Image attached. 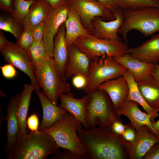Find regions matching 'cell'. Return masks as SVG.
<instances>
[{
  "label": "cell",
  "instance_id": "4",
  "mask_svg": "<svg viewBox=\"0 0 159 159\" xmlns=\"http://www.w3.org/2000/svg\"><path fill=\"white\" fill-rule=\"evenodd\" d=\"M121 10L124 21L118 34L125 43L127 44V35L131 30L138 31L146 37L159 32V7L148 6Z\"/></svg>",
  "mask_w": 159,
  "mask_h": 159
},
{
  "label": "cell",
  "instance_id": "10",
  "mask_svg": "<svg viewBox=\"0 0 159 159\" xmlns=\"http://www.w3.org/2000/svg\"><path fill=\"white\" fill-rule=\"evenodd\" d=\"M0 51L6 62L12 64L28 76L35 91L40 89L27 51L17 43L8 41L5 46L0 48Z\"/></svg>",
  "mask_w": 159,
  "mask_h": 159
},
{
  "label": "cell",
  "instance_id": "48",
  "mask_svg": "<svg viewBox=\"0 0 159 159\" xmlns=\"http://www.w3.org/2000/svg\"></svg>",
  "mask_w": 159,
  "mask_h": 159
},
{
  "label": "cell",
  "instance_id": "3",
  "mask_svg": "<svg viewBox=\"0 0 159 159\" xmlns=\"http://www.w3.org/2000/svg\"><path fill=\"white\" fill-rule=\"evenodd\" d=\"M82 125L67 112L52 126L42 131L49 134L59 148L70 151L80 159H90L77 134L78 130L82 128Z\"/></svg>",
  "mask_w": 159,
  "mask_h": 159
},
{
  "label": "cell",
  "instance_id": "33",
  "mask_svg": "<svg viewBox=\"0 0 159 159\" xmlns=\"http://www.w3.org/2000/svg\"><path fill=\"white\" fill-rule=\"evenodd\" d=\"M127 126V124H123L120 116L117 115L106 128L112 133L121 135L124 133Z\"/></svg>",
  "mask_w": 159,
  "mask_h": 159
},
{
  "label": "cell",
  "instance_id": "38",
  "mask_svg": "<svg viewBox=\"0 0 159 159\" xmlns=\"http://www.w3.org/2000/svg\"><path fill=\"white\" fill-rule=\"evenodd\" d=\"M51 159H80L78 157L70 151L66 150L64 152L57 150Z\"/></svg>",
  "mask_w": 159,
  "mask_h": 159
},
{
  "label": "cell",
  "instance_id": "35",
  "mask_svg": "<svg viewBox=\"0 0 159 159\" xmlns=\"http://www.w3.org/2000/svg\"><path fill=\"white\" fill-rule=\"evenodd\" d=\"M3 76L7 79H11L17 75V72L14 67L10 64H8L0 67Z\"/></svg>",
  "mask_w": 159,
  "mask_h": 159
},
{
  "label": "cell",
  "instance_id": "21",
  "mask_svg": "<svg viewBox=\"0 0 159 159\" xmlns=\"http://www.w3.org/2000/svg\"><path fill=\"white\" fill-rule=\"evenodd\" d=\"M59 99L61 103L59 106L70 113L79 121L86 129L90 128L86 120V96L77 99L71 92L61 95Z\"/></svg>",
  "mask_w": 159,
  "mask_h": 159
},
{
  "label": "cell",
  "instance_id": "32",
  "mask_svg": "<svg viewBox=\"0 0 159 159\" xmlns=\"http://www.w3.org/2000/svg\"><path fill=\"white\" fill-rule=\"evenodd\" d=\"M16 43L27 51L34 43L31 29H24Z\"/></svg>",
  "mask_w": 159,
  "mask_h": 159
},
{
  "label": "cell",
  "instance_id": "29",
  "mask_svg": "<svg viewBox=\"0 0 159 159\" xmlns=\"http://www.w3.org/2000/svg\"><path fill=\"white\" fill-rule=\"evenodd\" d=\"M36 0H13L14 11L12 16L19 24L23 21L30 8Z\"/></svg>",
  "mask_w": 159,
  "mask_h": 159
},
{
  "label": "cell",
  "instance_id": "14",
  "mask_svg": "<svg viewBox=\"0 0 159 159\" xmlns=\"http://www.w3.org/2000/svg\"><path fill=\"white\" fill-rule=\"evenodd\" d=\"M114 14L115 19L108 21H105L100 17L94 18L92 21L93 29L92 35L99 39L122 41L118 31L123 23V16L121 10Z\"/></svg>",
  "mask_w": 159,
  "mask_h": 159
},
{
  "label": "cell",
  "instance_id": "1",
  "mask_svg": "<svg viewBox=\"0 0 159 159\" xmlns=\"http://www.w3.org/2000/svg\"><path fill=\"white\" fill-rule=\"evenodd\" d=\"M77 132L90 159H129L122 135H115L105 127L96 126L81 128Z\"/></svg>",
  "mask_w": 159,
  "mask_h": 159
},
{
  "label": "cell",
  "instance_id": "8",
  "mask_svg": "<svg viewBox=\"0 0 159 159\" xmlns=\"http://www.w3.org/2000/svg\"><path fill=\"white\" fill-rule=\"evenodd\" d=\"M40 88L46 97L57 105L60 96L71 91L67 82L62 80L55 70L53 59L50 57L39 69L34 72Z\"/></svg>",
  "mask_w": 159,
  "mask_h": 159
},
{
  "label": "cell",
  "instance_id": "37",
  "mask_svg": "<svg viewBox=\"0 0 159 159\" xmlns=\"http://www.w3.org/2000/svg\"><path fill=\"white\" fill-rule=\"evenodd\" d=\"M127 126L122 136L125 140L131 142H133L135 136V130L130 122L127 124Z\"/></svg>",
  "mask_w": 159,
  "mask_h": 159
},
{
  "label": "cell",
  "instance_id": "28",
  "mask_svg": "<svg viewBox=\"0 0 159 159\" xmlns=\"http://www.w3.org/2000/svg\"><path fill=\"white\" fill-rule=\"evenodd\" d=\"M27 51L34 72L40 68L51 57L45 49L43 40L39 42H34Z\"/></svg>",
  "mask_w": 159,
  "mask_h": 159
},
{
  "label": "cell",
  "instance_id": "23",
  "mask_svg": "<svg viewBox=\"0 0 159 159\" xmlns=\"http://www.w3.org/2000/svg\"><path fill=\"white\" fill-rule=\"evenodd\" d=\"M65 25V39L68 48L73 45L78 37L91 34L84 27L79 15L70 5Z\"/></svg>",
  "mask_w": 159,
  "mask_h": 159
},
{
  "label": "cell",
  "instance_id": "11",
  "mask_svg": "<svg viewBox=\"0 0 159 159\" xmlns=\"http://www.w3.org/2000/svg\"><path fill=\"white\" fill-rule=\"evenodd\" d=\"M69 3L51 9L44 22L43 41L45 49L53 58L55 36L61 25L65 22L67 16Z\"/></svg>",
  "mask_w": 159,
  "mask_h": 159
},
{
  "label": "cell",
  "instance_id": "27",
  "mask_svg": "<svg viewBox=\"0 0 159 159\" xmlns=\"http://www.w3.org/2000/svg\"><path fill=\"white\" fill-rule=\"evenodd\" d=\"M127 82L129 87V94L127 100H132L137 102L146 113L151 115L153 122L159 115L158 111L150 107L146 102L138 89L137 82L134 79L132 74L127 70L123 74Z\"/></svg>",
  "mask_w": 159,
  "mask_h": 159
},
{
  "label": "cell",
  "instance_id": "2",
  "mask_svg": "<svg viewBox=\"0 0 159 159\" xmlns=\"http://www.w3.org/2000/svg\"><path fill=\"white\" fill-rule=\"evenodd\" d=\"M59 147L53 138L42 130L20 135L8 159H46Z\"/></svg>",
  "mask_w": 159,
  "mask_h": 159
},
{
  "label": "cell",
  "instance_id": "45",
  "mask_svg": "<svg viewBox=\"0 0 159 159\" xmlns=\"http://www.w3.org/2000/svg\"><path fill=\"white\" fill-rule=\"evenodd\" d=\"M153 134L159 138V120L152 123Z\"/></svg>",
  "mask_w": 159,
  "mask_h": 159
},
{
  "label": "cell",
  "instance_id": "18",
  "mask_svg": "<svg viewBox=\"0 0 159 159\" xmlns=\"http://www.w3.org/2000/svg\"><path fill=\"white\" fill-rule=\"evenodd\" d=\"M97 88L105 91L107 94L115 111L126 100L129 94L128 83L123 75L102 83Z\"/></svg>",
  "mask_w": 159,
  "mask_h": 159
},
{
  "label": "cell",
  "instance_id": "46",
  "mask_svg": "<svg viewBox=\"0 0 159 159\" xmlns=\"http://www.w3.org/2000/svg\"><path fill=\"white\" fill-rule=\"evenodd\" d=\"M8 41L3 33L0 30V48L5 46L7 44Z\"/></svg>",
  "mask_w": 159,
  "mask_h": 159
},
{
  "label": "cell",
  "instance_id": "24",
  "mask_svg": "<svg viewBox=\"0 0 159 159\" xmlns=\"http://www.w3.org/2000/svg\"><path fill=\"white\" fill-rule=\"evenodd\" d=\"M139 91L147 104L159 111V84L150 74L137 82Z\"/></svg>",
  "mask_w": 159,
  "mask_h": 159
},
{
  "label": "cell",
  "instance_id": "25",
  "mask_svg": "<svg viewBox=\"0 0 159 159\" xmlns=\"http://www.w3.org/2000/svg\"><path fill=\"white\" fill-rule=\"evenodd\" d=\"M52 8L44 0H36L31 6L22 25L24 29H32L43 22Z\"/></svg>",
  "mask_w": 159,
  "mask_h": 159
},
{
  "label": "cell",
  "instance_id": "36",
  "mask_svg": "<svg viewBox=\"0 0 159 159\" xmlns=\"http://www.w3.org/2000/svg\"><path fill=\"white\" fill-rule=\"evenodd\" d=\"M27 126L28 128L32 132L38 131L39 127V120L37 114H32L27 119Z\"/></svg>",
  "mask_w": 159,
  "mask_h": 159
},
{
  "label": "cell",
  "instance_id": "16",
  "mask_svg": "<svg viewBox=\"0 0 159 159\" xmlns=\"http://www.w3.org/2000/svg\"><path fill=\"white\" fill-rule=\"evenodd\" d=\"M139 104L135 101L126 100L115 112L120 116L123 115L130 121L135 129L143 125H146L153 133V121L151 115L142 111L138 107Z\"/></svg>",
  "mask_w": 159,
  "mask_h": 159
},
{
  "label": "cell",
  "instance_id": "44",
  "mask_svg": "<svg viewBox=\"0 0 159 159\" xmlns=\"http://www.w3.org/2000/svg\"><path fill=\"white\" fill-rule=\"evenodd\" d=\"M155 67L150 74L159 84V66L158 63H155Z\"/></svg>",
  "mask_w": 159,
  "mask_h": 159
},
{
  "label": "cell",
  "instance_id": "13",
  "mask_svg": "<svg viewBox=\"0 0 159 159\" xmlns=\"http://www.w3.org/2000/svg\"><path fill=\"white\" fill-rule=\"evenodd\" d=\"M65 22L60 27L55 36L53 60L54 69L58 76L63 80H68L66 70L69 59L68 50L65 39Z\"/></svg>",
  "mask_w": 159,
  "mask_h": 159
},
{
  "label": "cell",
  "instance_id": "12",
  "mask_svg": "<svg viewBox=\"0 0 159 159\" xmlns=\"http://www.w3.org/2000/svg\"><path fill=\"white\" fill-rule=\"evenodd\" d=\"M135 130L133 141L125 140V144L129 159H141L154 144L159 142V138L151 133L146 125Z\"/></svg>",
  "mask_w": 159,
  "mask_h": 159
},
{
  "label": "cell",
  "instance_id": "39",
  "mask_svg": "<svg viewBox=\"0 0 159 159\" xmlns=\"http://www.w3.org/2000/svg\"><path fill=\"white\" fill-rule=\"evenodd\" d=\"M144 159H159V142L154 144L143 157Z\"/></svg>",
  "mask_w": 159,
  "mask_h": 159
},
{
  "label": "cell",
  "instance_id": "9",
  "mask_svg": "<svg viewBox=\"0 0 159 159\" xmlns=\"http://www.w3.org/2000/svg\"><path fill=\"white\" fill-rule=\"evenodd\" d=\"M69 4L79 15L85 28L92 35L93 33V19L96 17L105 20L115 18L114 13L104 5L96 0H68Z\"/></svg>",
  "mask_w": 159,
  "mask_h": 159
},
{
  "label": "cell",
  "instance_id": "43",
  "mask_svg": "<svg viewBox=\"0 0 159 159\" xmlns=\"http://www.w3.org/2000/svg\"><path fill=\"white\" fill-rule=\"evenodd\" d=\"M52 9L58 7L68 3V0H44Z\"/></svg>",
  "mask_w": 159,
  "mask_h": 159
},
{
  "label": "cell",
  "instance_id": "19",
  "mask_svg": "<svg viewBox=\"0 0 159 159\" xmlns=\"http://www.w3.org/2000/svg\"><path fill=\"white\" fill-rule=\"evenodd\" d=\"M68 48L69 59L66 70L67 78L77 75L87 78L91 60L73 44Z\"/></svg>",
  "mask_w": 159,
  "mask_h": 159
},
{
  "label": "cell",
  "instance_id": "41",
  "mask_svg": "<svg viewBox=\"0 0 159 159\" xmlns=\"http://www.w3.org/2000/svg\"><path fill=\"white\" fill-rule=\"evenodd\" d=\"M96 0L102 3L108 7L114 14L120 10H121L118 8L114 0Z\"/></svg>",
  "mask_w": 159,
  "mask_h": 159
},
{
  "label": "cell",
  "instance_id": "26",
  "mask_svg": "<svg viewBox=\"0 0 159 159\" xmlns=\"http://www.w3.org/2000/svg\"><path fill=\"white\" fill-rule=\"evenodd\" d=\"M23 87L22 91L19 94L17 112L20 130L19 135L26 133L27 132L26 130V118L32 93L34 90L31 84H24Z\"/></svg>",
  "mask_w": 159,
  "mask_h": 159
},
{
  "label": "cell",
  "instance_id": "42",
  "mask_svg": "<svg viewBox=\"0 0 159 159\" xmlns=\"http://www.w3.org/2000/svg\"><path fill=\"white\" fill-rule=\"evenodd\" d=\"M0 6L1 9L11 14L13 12L14 9L12 0H0Z\"/></svg>",
  "mask_w": 159,
  "mask_h": 159
},
{
  "label": "cell",
  "instance_id": "17",
  "mask_svg": "<svg viewBox=\"0 0 159 159\" xmlns=\"http://www.w3.org/2000/svg\"><path fill=\"white\" fill-rule=\"evenodd\" d=\"M140 61L154 64L159 62V33L141 45L128 48L127 53Z\"/></svg>",
  "mask_w": 159,
  "mask_h": 159
},
{
  "label": "cell",
  "instance_id": "20",
  "mask_svg": "<svg viewBox=\"0 0 159 159\" xmlns=\"http://www.w3.org/2000/svg\"><path fill=\"white\" fill-rule=\"evenodd\" d=\"M42 107L43 117L38 130H43L52 126L67 112L65 109L54 104L39 90L35 91Z\"/></svg>",
  "mask_w": 159,
  "mask_h": 159
},
{
  "label": "cell",
  "instance_id": "6",
  "mask_svg": "<svg viewBox=\"0 0 159 159\" xmlns=\"http://www.w3.org/2000/svg\"><path fill=\"white\" fill-rule=\"evenodd\" d=\"M73 44L91 60L101 57L122 56L127 53L128 48L122 41L99 39L92 34L78 37Z\"/></svg>",
  "mask_w": 159,
  "mask_h": 159
},
{
  "label": "cell",
  "instance_id": "7",
  "mask_svg": "<svg viewBox=\"0 0 159 159\" xmlns=\"http://www.w3.org/2000/svg\"><path fill=\"white\" fill-rule=\"evenodd\" d=\"M127 70L112 57L97 58L91 60L86 84L83 90L86 93L91 92L102 83L122 75Z\"/></svg>",
  "mask_w": 159,
  "mask_h": 159
},
{
  "label": "cell",
  "instance_id": "31",
  "mask_svg": "<svg viewBox=\"0 0 159 159\" xmlns=\"http://www.w3.org/2000/svg\"><path fill=\"white\" fill-rule=\"evenodd\" d=\"M12 17L1 16L0 29L12 34L18 40L24 29Z\"/></svg>",
  "mask_w": 159,
  "mask_h": 159
},
{
  "label": "cell",
  "instance_id": "47",
  "mask_svg": "<svg viewBox=\"0 0 159 159\" xmlns=\"http://www.w3.org/2000/svg\"><path fill=\"white\" fill-rule=\"evenodd\" d=\"M159 3V0H157Z\"/></svg>",
  "mask_w": 159,
  "mask_h": 159
},
{
  "label": "cell",
  "instance_id": "40",
  "mask_svg": "<svg viewBox=\"0 0 159 159\" xmlns=\"http://www.w3.org/2000/svg\"><path fill=\"white\" fill-rule=\"evenodd\" d=\"M72 83L74 86L78 89H83L87 83V78L82 75L74 76L72 78Z\"/></svg>",
  "mask_w": 159,
  "mask_h": 159
},
{
  "label": "cell",
  "instance_id": "15",
  "mask_svg": "<svg viewBox=\"0 0 159 159\" xmlns=\"http://www.w3.org/2000/svg\"><path fill=\"white\" fill-rule=\"evenodd\" d=\"M19 94L10 98L6 107L7 140L5 151L7 158L11 153L20 134L17 112L19 102Z\"/></svg>",
  "mask_w": 159,
  "mask_h": 159
},
{
  "label": "cell",
  "instance_id": "30",
  "mask_svg": "<svg viewBox=\"0 0 159 159\" xmlns=\"http://www.w3.org/2000/svg\"><path fill=\"white\" fill-rule=\"evenodd\" d=\"M120 9H137L148 7H159L157 0H114Z\"/></svg>",
  "mask_w": 159,
  "mask_h": 159
},
{
  "label": "cell",
  "instance_id": "34",
  "mask_svg": "<svg viewBox=\"0 0 159 159\" xmlns=\"http://www.w3.org/2000/svg\"><path fill=\"white\" fill-rule=\"evenodd\" d=\"M31 31L34 42H39L43 40L44 34L43 22L34 26Z\"/></svg>",
  "mask_w": 159,
  "mask_h": 159
},
{
  "label": "cell",
  "instance_id": "22",
  "mask_svg": "<svg viewBox=\"0 0 159 159\" xmlns=\"http://www.w3.org/2000/svg\"><path fill=\"white\" fill-rule=\"evenodd\" d=\"M113 57L116 62L130 72L134 79L137 82L149 75L155 67V64L140 61L128 54Z\"/></svg>",
  "mask_w": 159,
  "mask_h": 159
},
{
  "label": "cell",
  "instance_id": "5",
  "mask_svg": "<svg viewBox=\"0 0 159 159\" xmlns=\"http://www.w3.org/2000/svg\"><path fill=\"white\" fill-rule=\"evenodd\" d=\"M86 120L90 128L98 125L106 128L117 115L109 96L98 88L87 93Z\"/></svg>",
  "mask_w": 159,
  "mask_h": 159
}]
</instances>
